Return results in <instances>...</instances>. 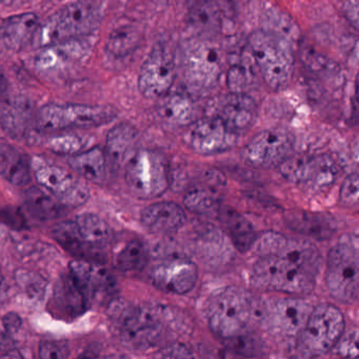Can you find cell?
<instances>
[{"label": "cell", "mask_w": 359, "mask_h": 359, "mask_svg": "<svg viewBox=\"0 0 359 359\" xmlns=\"http://www.w3.org/2000/svg\"><path fill=\"white\" fill-rule=\"evenodd\" d=\"M102 18V7L97 0L75 1L58 10L45 24L39 25L33 43L39 47H48L89 35L98 28Z\"/></svg>", "instance_id": "6da1fadb"}, {"label": "cell", "mask_w": 359, "mask_h": 359, "mask_svg": "<svg viewBox=\"0 0 359 359\" xmlns=\"http://www.w3.org/2000/svg\"><path fill=\"white\" fill-rule=\"evenodd\" d=\"M249 46L264 83L273 90L287 87L295 65L290 39L273 30H257L250 35Z\"/></svg>", "instance_id": "7a4b0ae2"}, {"label": "cell", "mask_w": 359, "mask_h": 359, "mask_svg": "<svg viewBox=\"0 0 359 359\" xmlns=\"http://www.w3.org/2000/svg\"><path fill=\"white\" fill-rule=\"evenodd\" d=\"M112 318L118 329L123 344L136 350H147L156 346L165 333L161 311L148 306L114 304Z\"/></svg>", "instance_id": "3957f363"}, {"label": "cell", "mask_w": 359, "mask_h": 359, "mask_svg": "<svg viewBox=\"0 0 359 359\" xmlns=\"http://www.w3.org/2000/svg\"><path fill=\"white\" fill-rule=\"evenodd\" d=\"M358 249L352 236H344L330 250L325 283L332 297L344 304L358 298Z\"/></svg>", "instance_id": "277c9868"}, {"label": "cell", "mask_w": 359, "mask_h": 359, "mask_svg": "<svg viewBox=\"0 0 359 359\" xmlns=\"http://www.w3.org/2000/svg\"><path fill=\"white\" fill-rule=\"evenodd\" d=\"M316 277L317 275L283 256H262L253 266L256 285L292 295L311 293Z\"/></svg>", "instance_id": "5b68a950"}, {"label": "cell", "mask_w": 359, "mask_h": 359, "mask_svg": "<svg viewBox=\"0 0 359 359\" xmlns=\"http://www.w3.org/2000/svg\"><path fill=\"white\" fill-rule=\"evenodd\" d=\"M254 315L251 297L245 290L230 287L218 293L210 304L208 323L224 339L241 335Z\"/></svg>", "instance_id": "8992f818"}, {"label": "cell", "mask_w": 359, "mask_h": 359, "mask_svg": "<svg viewBox=\"0 0 359 359\" xmlns=\"http://www.w3.org/2000/svg\"><path fill=\"white\" fill-rule=\"evenodd\" d=\"M344 317L333 304L312 309L298 338V350L306 356H319L334 348L344 335Z\"/></svg>", "instance_id": "52a82bcc"}, {"label": "cell", "mask_w": 359, "mask_h": 359, "mask_svg": "<svg viewBox=\"0 0 359 359\" xmlns=\"http://www.w3.org/2000/svg\"><path fill=\"white\" fill-rule=\"evenodd\" d=\"M126 165V182L132 194L137 198H157L169 187V163L157 151H136Z\"/></svg>", "instance_id": "ba28073f"}, {"label": "cell", "mask_w": 359, "mask_h": 359, "mask_svg": "<svg viewBox=\"0 0 359 359\" xmlns=\"http://www.w3.org/2000/svg\"><path fill=\"white\" fill-rule=\"evenodd\" d=\"M115 117L110 107L79 104H49L35 114L39 131L54 132L76 128H94L104 125Z\"/></svg>", "instance_id": "9c48e42d"}, {"label": "cell", "mask_w": 359, "mask_h": 359, "mask_svg": "<svg viewBox=\"0 0 359 359\" xmlns=\"http://www.w3.org/2000/svg\"><path fill=\"white\" fill-rule=\"evenodd\" d=\"M182 66L189 89L203 93L217 85L224 65L216 45L199 41L191 43L184 50Z\"/></svg>", "instance_id": "30bf717a"}, {"label": "cell", "mask_w": 359, "mask_h": 359, "mask_svg": "<svg viewBox=\"0 0 359 359\" xmlns=\"http://www.w3.org/2000/svg\"><path fill=\"white\" fill-rule=\"evenodd\" d=\"M30 165L39 186L54 195L62 205L77 208L87 203L89 188L66 169L39 156L33 157Z\"/></svg>", "instance_id": "8fae6325"}, {"label": "cell", "mask_w": 359, "mask_h": 359, "mask_svg": "<svg viewBox=\"0 0 359 359\" xmlns=\"http://www.w3.org/2000/svg\"><path fill=\"white\" fill-rule=\"evenodd\" d=\"M175 60L171 50L156 45L144 60L138 77V89L149 100H159L170 93L175 79Z\"/></svg>", "instance_id": "7c38bea8"}, {"label": "cell", "mask_w": 359, "mask_h": 359, "mask_svg": "<svg viewBox=\"0 0 359 359\" xmlns=\"http://www.w3.org/2000/svg\"><path fill=\"white\" fill-rule=\"evenodd\" d=\"M69 274L83 292L90 306L108 304L116 294V278L100 262L73 260L69 264Z\"/></svg>", "instance_id": "4fadbf2b"}, {"label": "cell", "mask_w": 359, "mask_h": 359, "mask_svg": "<svg viewBox=\"0 0 359 359\" xmlns=\"http://www.w3.org/2000/svg\"><path fill=\"white\" fill-rule=\"evenodd\" d=\"M290 182L304 184L314 190L329 188L338 176V168L329 155L289 156L279 165Z\"/></svg>", "instance_id": "5bb4252c"}, {"label": "cell", "mask_w": 359, "mask_h": 359, "mask_svg": "<svg viewBox=\"0 0 359 359\" xmlns=\"http://www.w3.org/2000/svg\"><path fill=\"white\" fill-rule=\"evenodd\" d=\"M238 134L215 115H210L193 123L189 133V144L199 154L224 152L236 144Z\"/></svg>", "instance_id": "9a60e30c"}, {"label": "cell", "mask_w": 359, "mask_h": 359, "mask_svg": "<svg viewBox=\"0 0 359 359\" xmlns=\"http://www.w3.org/2000/svg\"><path fill=\"white\" fill-rule=\"evenodd\" d=\"M150 279L157 289L182 295L196 285L198 268L188 258H168L151 269Z\"/></svg>", "instance_id": "2e32d148"}, {"label": "cell", "mask_w": 359, "mask_h": 359, "mask_svg": "<svg viewBox=\"0 0 359 359\" xmlns=\"http://www.w3.org/2000/svg\"><path fill=\"white\" fill-rule=\"evenodd\" d=\"M292 142L287 133L278 130H266L257 134L243 151L250 165L272 168L280 165L291 154Z\"/></svg>", "instance_id": "e0dca14e"}, {"label": "cell", "mask_w": 359, "mask_h": 359, "mask_svg": "<svg viewBox=\"0 0 359 359\" xmlns=\"http://www.w3.org/2000/svg\"><path fill=\"white\" fill-rule=\"evenodd\" d=\"M312 308L298 298H281L266 309L264 323L277 335H298L304 327Z\"/></svg>", "instance_id": "ac0fdd59"}, {"label": "cell", "mask_w": 359, "mask_h": 359, "mask_svg": "<svg viewBox=\"0 0 359 359\" xmlns=\"http://www.w3.org/2000/svg\"><path fill=\"white\" fill-rule=\"evenodd\" d=\"M226 180L217 171H208L184 193L187 209L199 215L215 213L222 207Z\"/></svg>", "instance_id": "d6986e66"}, {"label": "cell", "mask_w": 359, "mask_h": 359, "mask_svg": "<svg viewBox=\"0 0 359 359\" xmlns=\"http://www.w3.org/2000/svg\"><path fill=\"white\" fill-rule=\"evenodd\" d=\"M257 114V106L248 94L230 93L218 102L215 116L235 133L249 129Z\"/></svg>", "instance_id": "ffe728a7"}, {"label": "cell", "mask_w": 359, "mask_h": 359, "mask_svg": "<svg viewBox=\"0 0 359 359\" xmlns=\"http://www.w3.org/2000/svg\"><path fill=\"white\" fill-rule=\"evenodd\" d=\"M235 18L234 0H201L191 14V24L205 32L222 30Z\"/></svg>", "instance_id": "44dd1931"}, {"label": "cell", "mask_w": 359, "mask_h": 359, "mask_svg": "<svg viewBox=\"0 0 359 359\" xmlns=\"http://www.w3.org/2000/svg\"><path fill=\"white\" fill-rule=\"evenodd\" d=\"M90 308L87 299L71 275L65 274L54 287L52 311L60 318L75 319Z\"/></svg>", "instance_id": "7402d4cb"}, {"label": "cell", "mask_w": 359, "mask_h": 359, "mask_svg": "<svg viewBox=\"0 0 359 359\" xmlns=\"http://www.w3.org/2000/svg\"><path fill=\"white\" fill-rule=\"evenodd\" d=\"M142 224L155 234H170L176 232L186 224L184 209L172 201H159L142 210L140 216Z\"/></svg>", "instance_id": "603a6c76"}, {"label": "cell", "mask_w": 359, "mask_h": 359, "mask_svg": "<svg viewBox=\"0 0 359 359\" xmlns=\"http://www.w3.org/2000/svg\"><path fill=\"white\" fill-rule=\"evenodd\" d=\"M39 16L24 13L11 16L0 22V41L9 49L20 51L32 43L39 28Z\"/></svg>", "instance_id": "cb8c5ba5"}, {"label": "cell", "mask_w": 359, "mask_h": 359, "mask_svg": "<svg viewBox=\"0 0 359 359\" xmlns=\"http://www.w3.org/2000/svg\"><path fill=\"white\" fill-rule=\"evenodd\" d=\"M138 134L129 123L115 126L107 136L106 153L108 163L116 167L127 165L136 152Z\"/></svg>", "instance_id": "d4e9b609"}, {"label": "cell", "mask_w": 359, "mask_h": 359, "mask_svg": "<svg viewBox=\"0 0 359 359\" xmlns=\"http://www.w3.org/2000/svg\"><path fill=\"white\" fill-rule=\"evenodd\" d=\"M52 236L71 255L77 259L102 262V252L90 247L79 232L75 222H62L56 224L52 231Z\"/></svg>", "instance_id": "484cf974"}, {"label": "cell", "mask_w": 359, "mask_h": 359, "mask_svg": "<svg viewBox=\"0 0 359 359\" xmlns=\"http://www.w3.org/2000/svg\"><path fill=\"white\" fill-rule=\"evenodd\" d=\"M217 214L220 224L232 239L237 250L245 252L253 247L257 234L251 222L245 216L229 207H220Z\"/></svg>", "instance_id": "4316f807"}, {"label": "cell", "mask_w": 359, "mask_h": 359, "mask_svg": "<svg viewBox=\"0 0 359 359\" xmlns=\"http://www.w3.org/2000/svg\"><path fill=\"white\" fill-rule=\"evenodd\" d=\"M33 123L35 126V115L26 102L7 100L0 107V126L11 137H26Z\"/></svg>", "instance_id": "83f0119b"}, {"label": "cell", "mask_w": 359, "mask_h": 359, "mask_svg": "<svg viewBox=\"0 0 359 359\" xmlns=\"http://www.w3.org/2000/svg\"><path fill=\"white\" fill-rule=\"evenodd\" d=\"M29 213L43 222L58 219L66 215L67 207L43 187H31L25 193Z\"/></svg>", "instance_id": "f1b7e54d"}, {"label": "cell", "mask_w": 359, "mask_h": 359, "mask_svg": "<svg viewBox=\"0 0 359 359\" xmlns=\"http://www.w3.org/2000/svg\"><path fill=\"white\" fill-rule=\"evenodd\" d=\"M30 161L8 144H0V177L16 187H25L31 182Z\"/></svg>", "instance_id": "f546056e"}, {"label": "cell", "mask_w": 359, "mask_h": 359, "mask_svg": "<svg viewBox=\"0 0 359 359\" xmlns=\"http://www.w3.org/2000/svg\"><path fill=\"white\" fill-rule=\"evenodd\" d=\"M159 100L158 114L168 125L184 127L192 123L195 108L190 96L182 93H168Z\"/></svg>", "instance_id": "4dcf8cb0"}, {"label": "cell", "mask_w": 359, "mask_h": 359, "mask_svg": "<svg viewBox=\"0 0 359 359\" xmlns=\"http://www.w3.org/2000/svg\"><path fill=\"white\" fill-rule=\"evenodd\" d=\"M69 165L79 175L91 182H102L106 177L108 159L106 153L100 148H92L71 155Z\"/></svg>", "instance_id": "1f68e13d"}, {"label": "cell", "mask_w": 359, "mask_h": 359, "mask_svg": "<svg viewBox=\"0 0 359 359\" xmlns=\"http://www.w3.org/2000/svg\"><path fill=\"white\" fill-rule=\"evenodd\" d=\"M75 224L90 247L102 252L110 245L113 237L112 230L100 216L93 213H83L76 218Z\"/></svg>", "instance_id": "d6a6232c"}, {"label": "cell", "mask_w": 359, "mask_h": 359, "mask_svg": "<svg viewBox=\"0 0 359 359\" xmlns=\"http://www.w3.org/2000/svg\"><path fill=\"white\" fill-rule=\"evenodd\" d=\"M292 229L316 239H327L334 234V224L323 215L308 212H292L287 216Z\"/></svg>", "instance_id": "836d02e7"}, {"label": "cell", "mask_w": 359, "mask_h": 359, "mask_svg": "<svg viewBox=\"0 0 359 359\" xmlns=\"http://www.w3.org/2000/svg\"><path fill=\"white\" fill-rule=\"evenodd\" d=\"M149 257V250L144 241L132 239L115 254L114 266L126 274H135L146 268Z\"/></svg>", "instance_id": "e575fe53"}, {"label": "cell", "mask_w": 359, "mask_h": 359, "mask_svg": "<svg viewBox=\"0 0 359 359\" xmlns=\"http://www.w3.org/2000/svg\"><path fill=\"white\" fill-rule=\"evenodd\" d=\"M142 41L140 31L136 27L123 26L115 29L106 46V54L110 60H123L134 53Z\"/></svg>", "instance_id": "d590c367"}, {"label": "cell", "mask_w": 359, "mask_h": 359, "mask_svg": "<svg viewBox=\"0 0 359 359\" xmlns=\"http://www.w3.org/2000/svg\"><path fill=\"white\" fill-rule=\"evenodd\" d=\"M254 79L253 69L245 60L232 65L226 73V85L231 93L247 94Z\"/></svg>", "instance_id": "8d00e7d4"}, {"label": "cell", "mask_w": 359, "mask_h": 359, "mask_svg": "<svg viewBox=\"0 0 359 359\" xmlns=\"http://www.w3.org/2000/svg\"><path fill=\"white\" fill-rule=\"evenodd\" d=\"M16 281L22 287V291L34 299H41L43 297L47 289V283L41 275L35 274L27 270H20L16 272Z\"/></svg>", "instance_id": "74e56055"}, {"label": "cell", "mask_w": 359, "mask_h": 359, "mask_svg": "<svg viewBox=\"0 0 359 359\" xmlns=\"http://www.w3.org/2000/svg\"><path fill=\"white\" fill-rule=\"evenodd\" d=\"M49 148L57 154L74 155L85 148V142L76 135H64L52 138Z\"/></svg>", "instance_id": "f35d334b"}, {"label": "cell", "mask_w": 359, "mask_h": 359, "mask_svg": "<svg viewBox=\"0 0 359 359\" xmlns=\"http://www.w3.org/2000/svg\"><path fill=\"white\" fill-rule=\"evenodd\" d=\"M358 174L353 173L344 180L340 190V203L346 207H353L358 203Z\"/></svg>", "instance_id": "ab89813d"}, {"label": "cell", "mask_w": 359, "mask_h": 359, "mask_svg": "<svg viewBox=\"0 0 359 359\" xmlns=\"http://www.w3.org/2000/svg\"><path fill=\"white\" fill-rule=\"evenodd\" d=\"M358 334L356 330L342 335L337 344L334 348H336V352L342 357H357L358 355Z\"/></svg>", "instance_id": "60d3db41"}, {"label": "cell", "mask_w": 359, "mask_h": 359, "mask_svg": "<svg viewBox=\"0 0 359 359\" xmlns=\"http://www.w3.org/2000/svg\"><path fill=\"white\" fill-rule=\"evenodd\" d=\"M39 354L43 359H64L69 357L70 350L66 344L56 341L41 342Z\"/></svg>", "instance_id": "b9f144b4"}, {"label": "cell", "mask_w": 359, "mask_h": 359, "mask_svg": "<svg viewBox=\"0 0 359 359\" xmlns=\"http://www.w3.org/2000/svg\"><path fill=\"white\" fill-rule=\"evenodd\" d=\"M0 219L5 222L8 226H13L16 229H22L26 226V219L22 214L15 208H5L0 211Z\"/></svg>", "instance_id": "7bdbcfd3"}, {"label": "cell", "mask_w": 359, "mask_h": 359, "mask_svg": "<svg viewBox=\"0 0 359 359\" xmlns=\"http://www.w3.org/2000/svg\"><path fill=\"white\" fill-rule=\"evenodd\" d=\"M344 18L357 29L358 27V0H344L342 5Z\"/></svg>", "instance_id": "ee69618b"}, {"label": "cell", "mask_w": 359, "mask_h": 359, "mask_svg": "<svg viewBox=\"0 0 359 359\" xmlns=\"http://www.w3.org/2000/svg\"><path fill=\"white\" fill-rule=\"evenodd\" d=\"M163 357H191L190 351L184 346H180V344H175V346H169L163 351Z\"/></svg>", "instance_id": "f6af8a7d"}, {"label": "cell", "mask_w": 359, "mask_h": 359, "mask_svg": "<svg viewBox=\"0 0 359 359\" xmlns=\"http://www.w3.org/2000/svg\"><path fill=\"white\" fill-rule=\"evenodd\" d=\"M20 318L16 314H8L4 319V327L9 334L14 333L18 331L20 327Z\"/></svg>", "instance_id": "bcb514c9"}, {"label": "cell", "mask_w": 359, "mask_h": 359, "mask_svg": "<svg viewBox=\"0 0 359 359\" xmlns=\"http://www.w3.org/2000/svg\"><path fill=\"white\" fill-rule=\"evenodd\" d=\"M8 79L4 72L3 68L0 67V107L3 106L4 102L7 100L8 94Z\"/></svg>", "instance_id": "7dc6e473"}, {"label": "cell", "mask_w": 359, "mask_h": 359, "mask_svg": "<svg viewBox=\"0 0 359 359\" xmlns=\"http://www.w3.org/2000/svg\"><path fill=\"white\" fill-rule=\"evenodd\" d=\"M10 346V334L5 327L0 329V351L7 350Z\"/></svg>", "instance_id": "c3c4849f"}, {"label": "cell", "mask_w": 359, "mask_h": 359, "mask_svg": "<svg viewBox=\"0 0 359 359\" xmlns=\"http://www.w3.org/2000/svg\"><path fill=\"white\" fill-rule=\"evenodd\" d=\"M4 1H6V0H0V3H4Z\"/></svg>", "instance_id": "681fc988"}]
</instances>
